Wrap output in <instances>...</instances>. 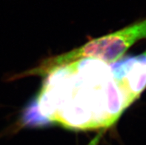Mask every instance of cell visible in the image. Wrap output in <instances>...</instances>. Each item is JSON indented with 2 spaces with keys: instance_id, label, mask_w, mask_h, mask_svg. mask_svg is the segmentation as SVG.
Returning <instances> with one entry per match:
<instances>
[{
  "instance_id": "obj_3",
  "label": "cell",
  "mask_w": 146,
  "mask_h": 145,
  "mask_svg": "<svg viewBox=\"0 0 146 145\" xmlns=\"http://www.w3.org/2000/svg\"><path fill=\"white\" fill-rule=\"evenodd\" d=\"M110 68L113 79L132 105L146 88V52L126 57Z\"/></svg>"
},
{
  "instance_id": "obj_1",
  "label": "cell",
  "mask_w": 146,
  "mask_h": 145,
  "mask_svg": "<svg viewBox=\"0 0 146 145\" xmlns=\"http://www.w3.org/2000/svg\"><path fill=\"white\" fill-rule=\"evenodd\" d=\"M84 61L47 75L35 100L50 124L73 130L107 128L131 105L107 63Z\"/></svg>"
},
{
  "instance_id": "obj_2",
  "label": "cell",
  "mask_w": 146,
  "mask_h": 145,
  "mask_svg": "<svg viewBox=\"0 0 146 145\" xmlns=\"http://www.w3.org/2000/svg\"><path fill=\"white\" fill-rule=\"evenodd\" d=\"M146 39V19L125 28L92 39L77 48L44 59L37 67L22 73L18 77L47 75L54 70L82 59L116 62L133 44Z\"/></svg>"
}]
</instances>
